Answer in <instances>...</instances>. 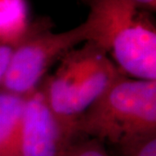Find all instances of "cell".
I'll list each match as a JSON object with an SVG mask.
<instances>
[{
  "mask_svg": "<svg viewBox=\"0 0 156 156\" xmlns=\"http://www.w3.org/2000/svg\"><path fill=\"white\" fill-rule=\"evenodd\" d=\"M89 41L129 77L156 80L154 23L133 0H86Z\"/></svg>",
  "mask_w": 156,
  "mask_h": 156,
  "instance_id": "obj_1",
  "label": "cell"
},
{
  "mask_svg": "<svg viewBox=\"0 0 156 156\" xmlns=\"http://www.w3.org/2000/svg\"><path fill=\"white\" fill-rule=\"evenodd\" d=\"M122 75L104 50L87 41L69 51L41 85L53 111L76 130L81 116Z\"/></svg>",
  "mask_w": 156,
  "mask_h": 156,
  "instance_id": "obj_2",
  "label": "cell"
},
{
  "mask_svg": "<svg viewBox=\"0 0 156 156\" xmlns=\"http://www.w3.org/2000/svg\"><path fill=\"white\" fill-rule=\"evenodd\" d=\"M76 132L115 145L156 132V80L121 76L81 116Z\"/></svg>",
  "mask_w": 156,
  "mask_h": 156,
  "instance_id": "obj_3",
  "label": "cell"
},
{
  "mask_svg": "<svg viewBox=\"0 0 156 156\" xmlns=\"http://www.w3.org/2000/svg\"><path fill=\"white\" fill-rule=\"evenodd\" d=\"M49 20L30 23L28 30L11 54L0 90L25 97L38 87L52 64L80 43L89 41L91 32L85 22L63 32H53Z\"/></svg>",
  "mask_w": 156,
  "mask_h": 156,
  "instance_id": "obj_4",
  "label": "cell"
},
{
  "mask_svg": "<svg viewBox=\"0 0 156 156\" xmlns=\"http://www.w3.org/2000/svg\"><path fill=\"white\" fill-rule=\"evenodd\" d=\"M76 134L75 128L53 111L40 84L25 96L16 156H68Z\"/></svg>",
  "mask_w": 156,
  "mask_h": 156,
  "instance_id": "obj_5",
  "label": "cell"
},
{
  "mask_svg": "<svg viewBox=\"0 0 156 156\" xmlns=\"http://www.w3.org/2000/svg\"><path fill=\"white\" fill-rule=\"evenodd\" d=\"M24 99L0 90V156H16L17 132Z\"/></svg>",
  "mask_w": 156,
  "mask_h": 156,
  "instance_id": "obj_6",
  "label": "cell"
},
{
  "mask_svg": "<svg viewBox=\"0 0 156 156\" xmlns=\"http://www.w3.org/2000/svg\"><path fill=\"white\" fill-rule=\"evenodd\" d=\"M30 23L26 0H0V44H17Z\"/></svg>",
  "mask_w": 156,
  "mask_h": 156,
  "instance_id": "obj_7",
  "label": "cell"
},
{
  "mask_svg": "<svg viewBox=\"0 0 156 156\" xmlns=\"http://www.w3.org/2000/svg\"><path fill=\"white\" fill-rule=\"evenodd\" d=\"M116 146L119 156H156V132L136 135Z\"/></svg>",
  "mask_w": 156,
  "mask_h": 156,
  "instance_id": "obj_8",
  "label": "cell"
},
{
  "mask_svg": "<svg viewBox=\"0 0 156 156\" xmlns=\"http://www.w3.org/2000/svg\"><path fill=\"white\" fill-rule=\"evenodd\" d=\"M68 156H110L102 143L95 139L76 143Z\"/></svg>",
  "mask_w": 156,
  "mask_h": 156,
  "instance_id": "obj_9",
  "label": "cell"
},
{
  "mask_svg": "<svg viewBox=\"0 0 156 156\" xmlns=\"http://www.w3.org/2000/svg\"><path fill=\"white\" fill-rule=\"evenodd\" d=\"M14 48L15 45L0 44V84L2 83V81L5 76Z\"/></svg>",
  "mask_w": 156,
  "mask_h": 156,
  "instance_id": "obj_10",
  "label": "cell"
},
{
  "mask_svg": "<svg viewBox=\"0 0 156 156\" xmlns=\"http://www.w3.org/2000/svg\"><path fill=\"white\" fill-rule=\"evenodd\" d=\"M140 9L147 11H154L156 8V0H133Z\"/></svg>",
  "mask_w": 156,
  "mask_h": 156,
  "instance_id": "obj_11",
  "label": "cell"
}]
</instances>
